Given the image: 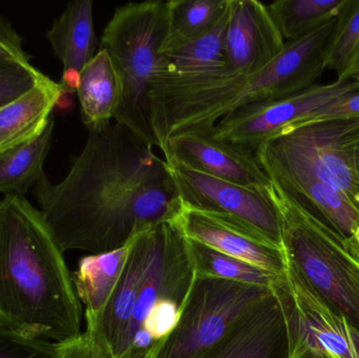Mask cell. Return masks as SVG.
<instances>
[{
	"instance_id": "6da1fadb",
	"label": "cell",
	"mask_w": 359,
	"mask_h": 358,
	"mask_svg": "<svg viewBox=\"0 0 359 358\" xmlns=\"http://www.w3.org/2000/svg\"><path fill=\"white\" fill-rule=\"evenodd\" d=\"M34 191L65 252L119 249L154 226L175 222L182 209L165 160L118 123L90 132L67 177L52 184L44 174Z\"/></svg>"
},
{
	"instance_id": "30bf717a",
	"label": "cell",
	"mask_w": 359,
	"mask_h": 358,
	"mask_svg": "<svg viewBox=\"0 0 359 358\" xmlns=\"http://www.w3.org/2000/svg\"><path fill=\"white\" fill-rule=\"evenodd\" d=\"M288 307L293 345L326 358H359V331L325 304L287 265L280 281Z\"/></svg>"
},
{
	"instance_id": "8fae6325",
	"label": "cell",
	"mask_w": 359,
	"mask_h": 358,
	"mask_svg": "<svg viewBox=\"0 0 359 358\" xmlns=\"http://www.w3.org/2000/svg\"><path fill=\"white\" fill-rule=\"evenodd\" d=\"M293 336L280 280L271 292L196 358H291Z\"/></svg>"
},
{
	"instance_id": "7a4b0ae2",
	"label": "cell",
	"mask_w": 359,
	"mask_h": 358,
	"mask_svg": "<svg viewBox=\"0 0 359 358\" xmlns=\"http://www.w3.org/2000/svg\"><path fill=\"white\" fill-rule=\"evenodd\" d=\"M73 277L41 212L25 197L0 201V328L65 343L81 336Z\"/></svg>"
},
{
	"instance_id": "f35d334b",
	"label": "cell",
	"mask_w": 359,
	"mask_h": 358,
	"mask_svg": "<svg viewBox=\"0 0 359 358\" xmlns=\"http://www.w3.org/2000/svg\"><path fill=\"white\" fill-rule=\"evenodd\" d=\"M355 80H358V81H359V78H358V79H355Z\"/></svg>"
},
{
	"instance_id": "d590c367",
	"label": "cell",
	"mask_w": 359,
	"mask_h": 358,
	"mask_svg": "<svg viewBox=\"0 0 359 358\" xmlns=\"http://www.w3.org/2000/svg\"><path fill=\"white\" fill-rule=\"evenodd\" d=\"M348 252L356 259V260L359 261V240L356 241L355 243L350 245L349 247L347 248Z\"/></svg>"
},
{
	"instance_id": "ac0fdd59",
	"label": "cell",
	"mask_w": 359,
	"mask_h": 358,
	"mask_svg": "<svg viewBox=\"0 0 359 358\" xmlns=\"http://www.w3.org/2000/svg\"><path fill=\"white\" fill-rule=\"evenodd\" d=\"M65 94L59 82L46 76L29 92L0 107V153L39 137Z\"/></svg>"
},
{
	"instance_id": "d6a6232c",
	"label": "cell",
	"mask_w": 359,
	"mask_h": 358,
	"mask_svg": "<svg viewBox=\"0 0 359 358\" xmlns=\"http://www.w3.org/2000/svg\"><path fill=\"white\" fill-rule=\"evenodd\" d=\"M291 358H326L320 353L311 350L308 347L301 344L293 345V353Z\"/></svg>"
},
{
	"instance_id": "4fadbf2b",
	"label": "cell",
	"mask_w": 359,
	"mask_h": 358,
	"mask_svg": "<svg viewBox=\"0 0 359 358\" xmlns=\"http://www.w3.org/2000/svg\"><path fill=\"white\" fill-rule=\"evenodd\" d=\"M175 222L190 241L244 261L272 275L286 273L288 264L284 250L234 219L194 209L182 203Z\"/></svg>"
},
{
	"instance_id": "3957f363",
	"label": "cell",
	"mask_w": 359,
	"mask_h": 358,
	"mask_svg": "<svg viewBox=\"0 0 359 358\" xmlns=\"http://www.w3.org/2000/svg\"><path fill=\"white\" fill-rule=\"evenodd\" d=\"M337 19L287 41L284 50L261 71L245 77L217 74L184 79L156 80L151 86L153 128L157 147L184 130L210 128L245 105L276 100L303 92L322 77Z\"/></svg>"
},
{
	"instance_id": "f546056e",
	"label": "cell",
	"mask_w": 359,
	"mask_h": 358,
	"mask_svg": "<svg viewBox=\"0 0 359 358\" xmlns=\"http://www.w3.org/2000/svg\"><path fill=\"white\" fill-rule=\"evenodd\" d=\"M353 118H359V90L341 95L332 102L312 113L297 126L313 123V122L326 121V120L353 119Z\"/></svg>"
},
{
	"instance_id": "8d00e7d4",
	"label": "cell",
	"mask_w": 359,
	"mask_h": 358,
	"mask_svg": "<svg viewBox=\"0 0 359 358\" xmlns=\"http://www.w3.org/2000/svg\"><path fill=\"white\" fill-rule=\"evenodd\" d=\"M356 157H358V159H359V139L358 142V149H356Z\"/></svg>"
},
{
	"instance_id": "1f68e13d",
	"label": "cell",
	"mask_w": 359,
	"mask_h": 358,
	"mask_svg": "<svg viewBox=\"0 0 359 358\" xmlns=\"http://www.w3.org/2000/svg\"><path fill=\"white\" fill-rule=\"evenodd\" d=\"M53 358H103L86 332L65 343H57Z\"/></svg>"
},
{
	"instance_id": "2e32d148",
	"label": "cell",
	"mask_w": 359,
	"mask_h": 358,
	"mask_svg": "<svg viewBox=\"0 0 359 358\" xmlns=\"http://www.w3.org/2000/svg\"><path fill=\"white\" fill-rule=\"evenodd\" d=\"M93 12L92 0L69 1L46 33L55 55L62 62L59 83L65 92H76L80 73L95 56L97 37Z\"/></svg>"
},
{
	"instance_id": "e575fe53",
	"label": "cell",
	"mask_w": 359,
	"mask_h": 358,
	"mask_svg": "<svg viewBox=\"0 0 359 358\" xmlns=\"http://www.w3.org/2000/svg\"><path fill=\"white\" fill-rule=\"evenodd\" d=\"M147 351L145 350H130L123 358H145Z\"/></svg>"
},
{
	"instance_id": "ba28073f",
	"label": "cell",
	"mask_w": 359,
	"mask_h": 358,
	"mask_svg": "<svg viewBox=\"0 0 359 358\" xmlns=\"http://www.w3.org/2000/svg\"><path fill=\"white\" fill-rule=\"evenodd\" d=\"M356 90L358 80L346 78L324 85L316 84L276 100L245 105L215 124L210 128L211 136L255 155L266 141L297 128L325 105Z\"/></svg>"
},
{
	"instance_id": "4dcf8cb0",
	"label": "cell",
	"mask_w": 359,
	"mask_h": 358,
	"mask_svg": "<svg viewBox=\"0 0 359 358\" xmlns=\"http://www.w3.org/2000/svg\"><path fill=\"white\" fill-rule=\"evenodd\" d=\"M0 59L29 63L31 55L22 46V38L4 17L0 16Z\"/></svg>"
},
{
	"instance_id": "cb8c5ba5",
	"label": "cell",
	"mask_w": 359,
	"mask_h": 358,
	"mask_svg": "<svg viewBox=\"0 0 359 358\" xmlns=\"http://www.w3.org/2000/svg\"><path fill=\"white\" fill-rule=\"evenodd\" d=\"M348 0H278L267 8L285 41L299 39L337 18Z\"/></svg>"
},
{
	"instance_id": "d6986e66",
	"label": "cell",
	"mask_w": 359,
	"mask_h": 358,
	"mask_svg": "<svg viewBox=\"0 0 359 358\" xmlns=\"http://www.w3.org/2000/svg\"><path fill=\"white\" fill-rule=\"evenodd\" d=\"M130 243L119 249L90 254L78 263L72 275L76 294L86 308V330L96 327L121 277Z\"/></svg>"
},
{
	"instance_id": "603a6c76",
	"label": "cell",
	"mask_w": 359,
	"mask_h": 358,
	"mask_svg": "<svg viewBox=\"0 0 359 358\" xmlns=\"http://www.w3.org/2000/svg\"><path fill=\"white\" fill-rule=\"evenodd\" d=\"M230 0H170V25L160 54L174 52L212 29Z\"/></svg>"
},
{
	"instance_id": "7402d4cb",
	"label": "cell",
	"mask_w": 359,
	"mask_h": 358,
	"mask_svg": "<svg viewBox=\"0 0 359 358\" xmlns=\"http://www.w3.org/2000/svg\"><path fill=\"white\" fill-rule=\"evenodd\" d=\"M54 126L52 117L39 137L0 153V193L25 197L41 180L44 161L52 146Z\"/></svg>"
},
{
	"instance_id": "4316f807",
	"label": "cell",
	"mask_w": 359,
	"mask_h": 358,
	"mask_svg": "<svg viewBox=\"0 0 359 358\" xmlns=\"http://www.w3.org/2000/svg\"><path fill=\"white\" fill-rule=\"evenodd\" d=\"M44 77L31 63L0 59V107L29 92Z\"/></svg>"
},
{
	"instance_id": "9a60e30c",
	"label": "cell",
	"mask_w": 359,
	"mask_h": 358,
	"mask_svg": "<svg viewBox=\"0 0 359 358\" xmlns=\"http://www.w3.org/2000/svg\"><path fill=\"white\" fill-rule=\"evenodd\" d=\"M285 46L266 4L257 0H230L226 67L219 77L252 75L276 58Z\"/></svg>"
},
{
	"instance_id": "83f0119b",
	"label": "cell",
	"mask_w": 359,
	"mask_h": 358,
	"mask_svg": "<svg viewBox=\"0 0 359 358\" xmlns=\"http://www.w3.org/2000/svg\"><path fill=\"white\" fill-rule=\"evenodd\" d=\"M57 343L35 340L0 328V358H53Z\"/></svg>"
},
{
	"instance_id": "484cf974",
	"label": "cell",
	"mask_w": 359,
	"mask_h": 358,
	"mask_svg": "<svg viewBox=\"0 0 359 358\" xmlns=\"http://www.w3.org/2000/svg\"><path fill=\"white\" fill-rule=\"evenodd\" d=\"M359 46V0H348L337 17L327 50L326 69L337 79L348 78L352 59Z\"/></svg>"
},
{
	"instance_id": "f1b7e54d",
	"label": "cell",
	"mask_w": 359,
	"mask_h": 358,
	"mask_svg": "<svg viewBox=\"0 0 359 358\" xmlns=\"http://www.w3.org/2000/svg\"><path fill=\"white\" fill-rule=\"evenodd\" d=\"M181 310L176 303L160 301L151 309L141 328L149 332L154 342H160L176 327Z\"/></svg>"
},
{
	"instance_id": "8992f818",
	"label": "cell",
	"mask_w": 359,
	"mask_h": 358,
	"mask_svg": "<svg viewBox=\"0 0 359 358\" xmlns=\"http://www.w3.org/2000/svg\"><path fill=\"white\" fill-rule=\"evenodd\" d=\"M358 139L359 118L326 120L286 130L264 142L255 155L268 178L318 179L359 210Z\"/></svg>"
},
{
	"instance_id": "52a82bcc",
	"label": "cell",
	"mask_w": 359,
	"mask_h": 358,
	"mask_svg": "<svg viewBox=\"0 0 359 358\" xmlns=\"http://www.w3.org/2000/svg\"><path fill=\"white\" fill-rule=\"evenodd\" d=\"M272 287L196 275L176 327L145 358H196L217 344Z\"/></svg>"
},
{
	"instance_id": "5b68a950",
	"label": "cell",
	"mask_w": 359,
	"mask_h": 358,
	"mask_svg": "<svg viewBox=\"0 0 359 358\" xmlns=\"http://www.w3.org/2000/svg\"><path fill=\"white\" fill-rule=\"evenodd\" d=\"M269 193L282 218L287 264L359 331V261L330 229L273 182Z\"/></svg>"
},
{
	"instance_id": "7c38bea8",
	"label": "cell",
	"mask_w": 359,
	"mask_h": 358,
	"mask_svg": "<svg viewBox=\"0 0 359 358\" xmlns=\"http://www.w3.org/2000/svg\"><path fill=\"white\" fill-rule=\"evenodd\" d=\"M158 225L130 242L121 277L96 327L86 330L103 358H123L130 351V328L141 286L156 254Z\"/></svg>"
},
{
	"instance_id": "74e56055",
	"label": "cell",
	"mask_w": 359,
	"mask_h": 358,
	"mask_svg": "<svg viewBox=\"0 0 359 358\" xmlns=\"http://www.w3.org/2000/svg\"><path fill=\"white\" fill-rule=\"evenodd\" d=\"M358 180H359V159H358Z\"/></svg>"
},
{
	"instance_id": "44dd1931",
	"label": "cell",
	"mask_w": 359,
	"mask_h": 358,
	"mask_svg": "<svg viewBox=\"0 0 359 358\" xmlns=\"http://www.w3.org/2000/svg\"><path fill=\"white\" fill-rule=\"evenodd\" d=\"M230 1L225 14L212 29L174 52L161 54L163 67L156 79H183L225 71Z\"/></svg>"
},
{
	"instance_id": "e0dca14e",
	"label": "cell",
	"mask_w": 359,
	"mask_h": 358,
	"mask_svg": "<svg viewBox=\"0 0 359 358\" xmlns=\"http://www.w3.org/2000/svg\"><path fill=\"white\" fill-rule=\"evenodd\" d=\"M269 179L330 229L346 248L358 240L359 210L339 191L311 177L278 174Z\"/></svg>"
},
{
	"instance_id": "d4e9b609",
	"label": "cell",
	"mask_w": 359,
	"mask_h": 358,
	"mask_svg": "<svg viewBox=\"0 0 359 358\" xmlns=\"http://www.w3.org/2000/svg\"><path fill=\"white\" fill-rule=\"evenodd\" d=\"M187 240V239H186ZM190 259L198 277L272 287L283 275H272L233 256H226L198 242L187 240Z\"/></svg>"
},
{
	"instance_id": "ffe728a7",
	"label": "cell",
	"mask_w": 359,
	"mask_h": 358,
	"mask_svg": "<svg viewBox=\"0 0 359 358\" xmlns=\"http://www.w3.org/2000/svg\"><path fill=\"white\" fill-rule=\"evenodd\" d=\"M76 92L82 123L90 132H102L111 126L120 102L117 74L107 50L99 48L79 75Z\"/></svg>"
},
{
	"instance_id": "277c9868",
	"label": "cell",
	"mask_w": 359,
	"mask_h": 358,
	"mask_svg": "<svg viewBox=\"0 0 359 358\" xmlns=\"http://www.w3.org/2000/svg\"><path fill=\"white\" fill-rule=\"evenodd\" d=\"M170 25V4L161 0L130 2L115 8L103 29L101 50L111 58L120 85L115 123L157 146L151 90L163 67L160 48Z\"/></svg>"
},
{
	"instance_id": "5bb4252c",
	"label": "cell",
	"mask_w": 359,
	"mask_h": 358,
	"mask_svg": "<svg viewBox=\"0 0 359 358\" xmlns=\"http://www.w3.org/2000/svg\"><path fill=\"white\" fill-rule=\"evenodd\" d=\"M210 128H191L170 137L162 151L165 160L248 188L267 189L271 181L255 155L217 140Z\"/></svg>"
},
{
	"instance_id": "836d02e7",
	"label": "cell",
	"mask_w": 359,
	"mask_h": 358,
	"mask_svg": "<svg viewBox=\"0 0 359 358\" xmlns=\"http://www.w3.org/2000/svg\"><path fill=\"white\" fill-rule=\"evenodd\" d=\"M348 78H353V79H358L359 78V46L352 59L351 65H350L349 73H348Z\"/></svg>"
},
{
	"instance_id": "9c48e42d",
	"label": "cell",
	"mask_w": 359,
	"mask_h": 358,
	"mask_svg": "<svg viewBox=\"0 0 359 358\" xmlns=\"http://www.w3.org/2000/svg\"><path fill=\"white\" fill-rule=\"evenodd\" d=\"M182 203L194 209L229 216L284 250L280 212L267 189H252L165 160Z\"/></svg>"
}]
</instances>
